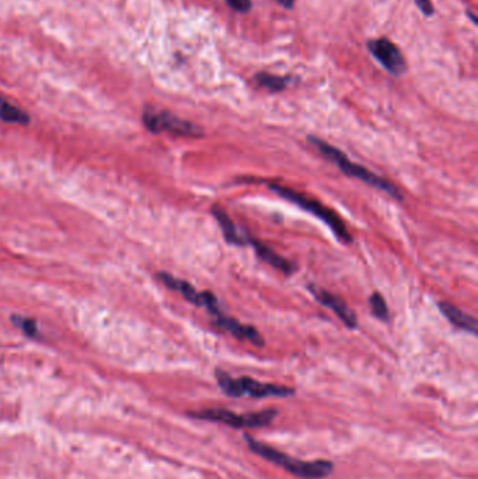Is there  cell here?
I'll use <instances>...</instances> for the list:
<instances>
[{"label": "cell", "instance_id": "1", "mask_svg": "<svg viewBox=\"0 0 478 479\" xmlns=\"http://www.w3.org/2000/svg\"><path fill=\"white\" fill-rule=\"evenodd\" d=\"M245 442L250 451L263 457L264 460L283 468L286 472L302 479H324L330 476L334 471V464L327 460H315V461H300L293 457L272 448L271 446L256 440L249 433L245 435Z\"/></svg>", "mask_w": 478, "mask_h": 479}, {"label": "cell", "instance_id": "2", "mask_svg": "<svg viewBox=\"0 0 478 479\" xmlns=\"http://www.w3.org/2000/svg\"><path fill=\"white\" fill-rule=\"evenodd\" d=\"M307 139H308V143H311L317 149L318 153H320L322 156H324L326 158H329L330 162H333L345 176L356 178V180L365 183L369 187L380 190V191L386 192L387 195H390L391 198H394L397 201H402L403 199V195H402L400 190H398L393 183H390L388 180H386L383 177H379V176L373 174L370 170L365 169L361 165L352 163L351 160L341 150H338L337 147L331 146L330 143H327V142H324L322 139L314 137V136H308Z\"/></svg>", "mask_w": 478, "mask_h": 479}, {"label": "cell", "instance_id": "3", "mask_svg": "<svg viewBox=\"0 0 478 479\" xmlns=\"http://www.w3.org/2000/svg\"><path fill=\"white\" fill-rule=\"evenodd\" d=\"M215 377L217 381L219 388L231 398H240V396H250V398H268V396H277V398H286L295 395V389L283 385L277 384H268L261 383L258 380L250 378V377H238L233 378L229 373L216 369Z\"/></svg>", "mask_w": 478, "mask_h": 479}, {"label": "cell", "instance_id": "4", "mask_svg": "<svg viewBox=\"0 0 478 479\" xmlns=\"http://www.w3.org/2000/svg\"><path fill=\"white\" fill-rule=\"evenodd\" d=\"M268 187L271 191H274L281 198L288 199L289 202L297 205L303 210H306L320 220H323L331 228V231L336 234V237L340 239L341 243H344V244L352 243L351 233L348 231L345 223L340 219V216L334 210L329 209L322 202H318L313 198H308L304 194H300L292 188H288V187H283L279 184H268Z\"/></svg>", "mask_w": 478, "mask_h": 479}, {"label": "cell", "instance_id": "5", "mask_svg": "<svg viewBox=\"0 0 478 479\" xmlns=\"http://www.w3.org/2000/svg\"><path fill=\"white\" fill-rule=\"evenodd\" d=\"M188 415L194 419L217 422L234 429H260L268 426L277 418L278 412L275 410H265L260 412L237 415L223 408H209L197 412H188Z\"/></svg>", "mask_w": 478, "mask_h": 479}, {"label": "cell", "instance_id": "6", "mask_svg": "<svg viewBox=\"0 0 478 479\" xmlns=\"http://www.w3.org/2000/svg\"><path fill=\"white\" fill-rule=\"evenodd\" d=\"M143 124L146 129L154 133L169 132L176 136H188V137H199L202 136V129L180 117L162 110L146 108L143 112Z\"/></svg>", "mask_w": 478, "mask_h": 479}, {"label": "cell", "instance_id": "7", "mask_svg": "<svg viewBox=\"0 0 478 479\" xmlns=\"http://www.w3.org/2000/svg\"><path fill=\"white\" fill-rule=\"evenodd\" d=\"M366 47L373 58L393 76H402L407 70V62L402 55V51L390 40H370Z\"/></svg>", "mask_w": 478, "mask_h": 479}, {"label": "cell", "instance_id": "8", "mask_svg": "<svg viewBox=\"0 0 478 479\" xmlns=\"http://www.w3.org/2000/svg\"><path fill=\"white\" fill-rule=\"evenodd\" d=\"M308 290L313 293L314 299L324 304L326 307H329L330 310H333L336 312V315L341 319V321L349 328V330H355L358 327V319L356 315L354 314V311L348 307V304L340 299L338 296L322 289V287H317L314 285H308Z\"/></svg>", "mask_w": 478, "mask_h": 479}, {"label": "cell", "instance_id": "9", "mask_svg": "<svg viewBox=\"0 0 478 479\" xmlns=\"http://www.w3.org/2000/svg\"><path fill=\"white\" fill-rule=\"evenodd\" d=\"M213 321L215 324L222 328L223 331L231 334L234 338L237 339H240V341H249L252 342L253 345L256 346H264V339L263 337L260 335V333L252 327V326H246V324H242V323H238L236 318H231V317H227L224 315L223 312L217 317L213 318Z\"/></svg>", "mask_w": 478, "mask_h": 479}, {"label": "cell", "instance_id": "10", "mask_svg": "<svg viewBox=\"0 0 478 479\" xmlns=\"http://www.w3.org/2000/svg\"><path fill=\"white\" fill-rule=\"evenodd\" d=\"M212 215L215 216L216 221L219 223V226L222 228V233H223L226 242L229 244H233V246H249L250 235L243 233L240 228H238L223 209H220L219 206H213L212 208Z\"/></svg>", "mask_w": 478, "mask_h": 479}, {"label": "cell", "instance_id": "11", "mask_svg": "<svg viewBox=\"0 0 478 479\" xmlns=\"http://www.w3.org/2000/svg\"><path fill=\"white\" fill-rule=\"evenodd\" d=\"M249 246H252L257 254L258 258H261L264 262H267L268 265H271L272 268L281 271L285 275H290L296 271V265L293 262H290L289 260L281 257L279 254H277L275 251H272L270 247H267L265 244L257 242L254 238H249Z\"/></svg>", "mask_w": 478, "mask_h": 479}, {"label": "cell", "instance_id": "12", "mask_svg": "<svg viewBox=\"0 0 478 479\" xmlns=\"http://www.w3.org/2000/svg\"><path fill=\"white\" fill-rule=\"evenodd\" d=\"M439 310L440 312L447 318V321L454 326L456 328H460L463 331H467L472 335L477 334V321L475 318H472L471 315L465 314L464 311H461L459 307H456L452 303L447 301H440L439 304Z\"/></svg>", "mask_w": 478, "mask_h": 479}, {"label": "cell", "instance_id": "13", "mask_svg": "<svg viewBox=\"0 0 478 479\" xmlns=\"http://www.w3.org/2000/svg\"><path fill=\"white\" fill-rule=\"evenodd\" d=\"M289 77L288 76H278V74H271V73H267V72H260L254 76V82L271 92V93H279L282 90L286 89V86L289 85Z\"/></svg>", "mask_w": 478, "mask_h": 479}, {"label": "cell", "instance_id": "14", "mask_svg": "<svg viewBox=\"0 0 478 479\" xmlns=\"http://www.w3.org/2000/svg\"><path fill=\"white\" fill-rule=\"evenodd\" d=\"M0 119L5 122H10V124H19V125H27L30 122V117L27 112L10 104L2 97H0Z\"/></svg>", "mask_w": 478, "mask_h": 479}, {"label": "cell", "instance_id": "15", "mask_svg": "<svg viewBox=\"0 0 478 479\" xmlns=\"http://www.w3.org/2000/svg\"><path fill=\"white\" fill-rule=\"evenodd\" d=\"M370 310L376 318H379L380 321H388V308L387 304L380 293H373L369 299Z\"/></svg>", "mask_w": 478, "mask_h": 479}, {"label": "cell", "instance_id": "16", "mask_svg": "<svg viewBox=\"0 0 478 479\" xmlns=\"http://www.w3.org/2000/svg\"><path fill=\"white\" fill-rule=\"evenodd\" d=\"M12 323H15L16 327H19L27 337L30 338H35L38 334L37 330V323L34 319L30 318H24V317H17V315H12Z\"/></svg>", "mask_w": 478, "mask_h": 479}, {"label": "cell", "instance_id": "17", "mask_svg": "<svg viewBox=\"0 0 478 479\" xmlns=\"http://www.w3.org/2000/svg\"><path fill=\"white\" fill-rule=\"evenodd\" d=\"M224 2L230 8H233L236 12H240V13H247L253 6L250 0H224Z\"/></svg>", "mask_w": 478, "mask_h": 479}, {"label": "cell", "instance_id": "18", "mask_svg": "<svg viewBox=\"0 0 478 479\" xmlns=\"http://www.w3.org/2000/svg\"><path fill=\"white\" fill-rule=\"evenodd\" d=\"M417 8L425 15V16H434V5L431 3V0H414Z\"/></svg>", "mask_w": 478, "mask_h": 479}, {"label": "cell", "instance_id": "19", "mask_svg": "<svg viewBox=\"0 0 478 479\" xmlns=\"http://www.w3.org/2000/svg\"><path fill=\"white\" fill-rule=\"evenodd\" d=\"M278 3L285 9H292L295 6V0H278Z\"/></svg>", "mask_w": 478, "mask_h": 479}]
</instances>
